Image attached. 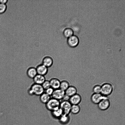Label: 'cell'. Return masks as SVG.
<instances>
[{
	"label": "cell",
	"mask_w": 125,
	"mask_h": 125,
	"mask_svg": "<svg viewBox=\"0 0 125 125\" xmlns=\"http://www.w3.org/2000/svg\"><path fill=\"white\" fill-rule=\"evenodd\" d=\"M60 101L51 98L45 104L46 108L51 112L57 109L60 107Z\"/></svg>",
	"instance_id": "6da1fadb"
},
{
	"label": "cell",
	"mask_w": 125,
	"mask_h": 125,
	"mask_svg": "<svg viewBox=\"0 0 125 125\" xmlns=\"http://www.w3.org/2000/svg\"><path fill=\"white\" fill-rule=\"evenodd\" d=\"M31 91L33 95H40L44 92V90L42 85L34 83L29 88Z\"/></svg>",
	"instance_id": "3957f363"
},
{
	"label": "cell",
	"mask_w": 125,
	"mask_h": 125,
	"mask_svg": "<svg viewBox=\"0 0 125 125\" xmlns=\"http://www.w3.org/2000/svg\"><path fill=\"white\" fill-rule=\"evenodd\" d=\"M42 85L44 90L51 87L49 80L46 79L42 84Z\"/></svg>",
	"instance_id": "603a6c76"
},
{
	"label": "cell",
	"mask_w": 125,
	"mask_h": 125,
	"mask_svg": "<svg viewBox=\"0 0 125 125\" xmlns=\"http://www.w3.org/2000/svg\"><path fill=\"white\" fill-rule=\"evenodd\" d=\"M51 112L52 116L54 118L58 119L63 114L62 110L60 107Z\"/></svg>",
	"instance_id": "ac0fdd59"
},
{
	"label": "cell",
	"mask_w": 125,
	"mask_h": 125,
	"mask_svg": "<svg viewBox=\"0 0 125 125\" xmlns=\"http://www.w3.org/2000/svg\"><path fill=\"white\" fill-rule=\"evenodd\" d=\"M72 105L69 101L62 100L60 101V107L62 110L63 114L69 115L71 113Z\"/></svg>",
	"instance_id": "277c9868"
},
{
	"label": "cell",
	"mask_w": 125,
	"mask_h": 125,
	"mask_svg": "<svg viewBox=\"0 0 125 125\" xmlns=\"http://www.w3.org/2000/svg\"><path fill=\"white\" fill-rule=\"evenodd\" d=\"M26 74L29 78L33 79L37 74L36 68L33 67H29L27 70Z\"/></svg>",
	"instance_id": "4fadbf2b"
},
{
	"label": "cell",
	"mask_w": 125,
	"mask_h": 125,
	"mask_svg": "<svg viewBox=\"0 0 125 125\" xmlns=\"http://www.w3.org/2000/svg\"><path fill=\"white\" fill-rule=\"evenodd\" d=\"M51 87L44 90V92L49 95L51 96L54 90Z\"/></svg>",
	"instance_id": "d4e9b609"
},
{
	"label": "cell",
	"mask_w": 125,
	"mask_h": 125,
	"mask_svg": "<svg viewBox=\"0 0 125 125\" xmlns=\"http://www.w3.org/2000/svg\"><path fill=\"white\" fill-rule=\"evenodd\" d=\"M36 68L38 74L45 76L48 73V68L42 63L38 65Z\"/></svg>",
	"instance_id": "9c48e42d"
},
{
	"label": "cell",
	"mask_w": 125,
	"mask_h": 125,
	"mask_svg": "<svg viewBox=\"0 0 125 125\" xmlns=\"http://www.w3.org/2000/svg\"><path fill=\"white\" fill-rule=\"evenodd\" d=\"M73 30L69 28H66L63 31L64 35L68 38L73 35Z\"/></svg>",
	"instance_id": "44dd1931"
},
{
	"label": "cell",
	"mask_w": 125,
	"mask_h": 125,
	"mask_svg": "<svg viewBox=\"0 0 125 125\" xmlns=\"http://www.w3.org/2000/svg\"><path fill=\"white\" fill-rule=\"evenodd\" d=\"M101 85L99 84H96L93 88V91L94 93H101Z\"/></svg>",
	"instance_id": "7402d4cb"
},
{
	"label": "cell",
	"mask_w": 125,
	"mask_h": 125,
	"mask_svg": "<svg viewBox=\"0 0 125 125\" xmlns=\"http://www.w3.org/2000/svg\"><path fill=\"white\" fill-rule=\"evenodd\" d=\"M53 63L54 60L52 58L48 56H45L42 61V64L48 68L51 67Z\"/></svg>",
	"instance_id": "8fae6325"
},
{
	"label": "cell",
	"mask_w": 125,
	"mask_h": 125,
	"mask_svg": "<svg viewBox=\"0 0 125 125\" xmlns=\"http://www.w3.org/2000/svg\"><path fill=\"white\" fill-rule=\"evenodd\" d=\"M59 119L61 124L66 125L70 121V118L69 115L63 114Z\"/></svg>",
	"instance_id": "e0dca14e"
},
{
	"label": "cell",
	"mask_w": 125,
	"mask_h": 125,
	"mask_svg": "<svg viewBox=\"0 0 125 125\" xmlns=\"http://www.w3.org/2000/svg\"><path fill=\"white\" fill-rule=\"evenodd\" d=\"M51 98V96L44 92L40 96V100L42 103L45 104Z\"/></svg>",
	"instance_id": "2e32d148"
},
{
	"label": "cell",
	"mask_w": 125,
	"mask_h": 125,
	"mask_svg": "<svg viewBox=\"0 0 125 125\" xmlns=\"http://www.w3.org/2000/svg\"><path fill=\"white\" fill-rule=\"evenodd\" d=\"M33 79L34 83L41 85L46 80L45 76L38 74Z\"/></svg>",
	"instance_id": "5bb4252c"
},
{
	"label": "cell",
	"mask_w": 125,
	"mask_h": 125,
	"mask_svg": "<svg viewBox=\"0 0 125 125\" xmlns=\"http://www.w3.org/2000/svg\"><path fill=\"white\" fill-rule=\"evenodd\" d=\"M65 94V92L60 88L54 90L51 97L60 101L62 100Z\"/></svg>",
	"instance_id": "8992f818"
},
{
	"label": "cell",
	"mask_w": 125,
	"mask_h": 125,
	"mask_svg": "<svg viewBox=\"0 0 125 125\" xmlns=\"http://www.w3.org/2000/svg\"><path fill=\"white\" fill-rule=\"evenodd\" d=\"M79 42L78 37L74 35H73L68 38L67 42L68 45L71 47H74L77 46Z\"/></svg>",
	"instance_id": "ba28073f"
},
{
	"label": "cell",
	"mask_w": 125,
	"mask_h": 125,
	"mask_svg": "<svg viewBox=\"0 0 125 125\" xmlns=\"http://www.w3.org/2000/svg\"><path fill=\"white\" fill-rule=\"evenodd\" d=\"M81 108L79 105H72L71 109V113L74 115L79 114Z\"/></svg>",
	"instance_id": "ffe728a7"
},
{
	"label": "cell",
	"mask_w": 125,
	"mask_h": 125,
	"mask_svg": "<svg viewBox=\"0 0 125 125\" xmlns=\"http://www.w3.org/2000/svg\"><path fill=\"white\" fill-rule=\"evenodd\" d=\"M113 90V87L112 84L106 83L101 85V94L104 96L107 97L111 94Z\"/></svg>",
	"instance_id": "7a4b0ae2"
},
{
	"label": "cell",
	"mask_w": 125,
	"mask_h": 125,
	"mask_svg": "<svg viewBox=\"0 0 125 125\" xmlns=\"http://www.w3.org/2000/svg\"><path fill=\"white\" fill-rule=\"evenodd\" d=\"M8 1V0H0V3L3 4H6Z\"/></svg>",
	"instance_id": "4316f807"
},
{
	"label": "cell",
	"mask_w": 125,
	"mask_h": 125,
	"mask_svg": "<svg viewBox=\"0 0 125 125\" xmlns=\"http://www.w3.org/2000/svg\"><path fill=\"white\" fill-rule=\"evenodd\" d=\"M7 7L6 4L0 3V14L5 12L7 10Z\"/></svg>",
	"instance_id": "cb8c5ba5"
},
{
	"label": "cell",
	"mask_w": 125,
	"mask_h": 125,
	"mask_svg": "<svg viewBox=\"0 0 125 125\" xmlns=\"http://www.w3.org/2000/svg\"><path fill=\"white\" fill-rule=\"evenodd\" d=\"M110 102L107 97L101 100L97 104L98 108L100 110L104 111L107 110L110 105Z\"/></svg>",
	"instance_id": "5b68a950"
},
{
	"label": "cell",
	"mask_w": 125,
	"mask_h": 125,
	"mask_svg": "<svg viewBox=\"0 0 125 125\" xmlns=\"http://www.w3.org/2000/svg\"><path fill=\"white\" fill-rule=\"evenodd\" d=\"M70 85V83L68 81L63 80L61 81L59 88L65 91Z\"/></svg>",
	"instance_id": "d6986e66"
},
{
	"label": "cell",
	"mask_w": 125,
	"mask_h": 125,
	"mask_svg": "<svg viewBox=\"0 0 125 125\" xmlns=\"http://www.w3.org/2000/svg\"><path fill=\"white\" fill-rule=\"evenodd\" d=\"M82 97L77 93L70 97L69 101L72 105H79L82 100Z\"/></svg>",
	"instance_id": "30bf717a"
},
{
	"label": "cell",
	"mask_w": 125,
	"mask_h": 125,
	"mask_svg": "<svg viewBox=\"0 0 125 125\" xmlns=\"http://www.w3.org/2000/svg\"><path fill=\"white\" fill-rule=\"evenodd\" d=\"M70 97L65 94L62 101H69Z\"/></svg>",
	"instance_id": "484cf974"
},
{
	"label": "cell",
	"mask_w": 125,
	"mask_h": 125,
	"mask_svg": "<svg viewBox=\"0 0 125 125\" xmlns=\"http://www.w3.org/2000/svg\"><path fill=\"white\" fill-rule=\"evenodd\" d=\"M65 92L66 94L70 97L77 93V89L75 86L70 85Z\"/></svg>",
	"instance_id": "9a60e30c"
},
{
	"label": "cell",
	"mask_w": 125,
	"mask_h": 125,
	"mask_svg": "<svg viewBox=\"0 0 125 125\" xmlns=\"http://www.w3.org/2000/svg\"><path fill=\"white\" fill-rule=\"evenodd\" d=\"M51 87L55 90L60 88L61 81L55 77L51 78L49 80Z\"/></svg>",
	"instance_id": "7c38bea8"
},
{
	"label": "cell",
	"mask_w": 125,
	"mask_h": 125,
	"mask_svg": "<svg viewBox=\"0 0 125 125\" xmlns=\"http://www.w3.org/2000/svg\"><path fill=\"white\" fill-rule=\"evenodd\" d=\"M107 97L102 95L101 93H94L92 94L91 97V100L94 104H98L102 99Z\"/></svg>",
	"instance_id": "52a82bcc"
}]
</instances>
